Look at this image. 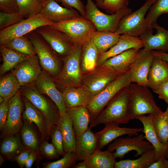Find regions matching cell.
<instances>
[{
  "instance_id": "cell-50",
  "label": "cell",
  "mask_w": 168,
  "mask_h": 168,
  "mask_svg": "<svg viewBox=\"0 0 168 168\" xmlns=\"http://www.w3.org/2000/svg\"><path fill=\"white\" fill-rule=\"evenodd\" d=\"M0 11L15 13L18 12L16 0H0Z\"/></svg>"
},
{
  "instance_id": "cell-3",
  "label": "cell",
  "mask_w": 168,
  "mask_h": 168,
  "mask_svg": "<svg viewBox=\"0 0 168 168\" xmlns=\"http://www.w3.org/2000/svg\"><path fill=\"white\" fill-rule=\"evenodd\" d=\"M83 45H76L71 51L64 57L62 70L56 77H52L54 82L64 88L79 86L82 82L80 62Z\"/></svg>"
},
{
  "instance_id": "cell-5",
  "label": "cell",
  "mask_w": 168,
  "mask_h": 168,
  "mask_svg": "<svg viewBox=\"0 0 168 168\" xmlns=\"http://www.w3.org/2000/svg\"><path fill=\"white\" fill-rule=\"evenodd\" d=\"M86 18L94 24L97 30L114 32L119 22L126 15L132 12L131 9L123 8L109 15L101 12L92 0H86Z\"/></svg>"
},
{
  "instance_id": "cell-18",
  "label": "cell",
  "mask_w": 168,
  "mask_h": 168,
  "mask_svg": "<svg viewBox=\"0 0 168 168\" xmlns=\"http://www.w3.org/2000/svg\"><path fill=\"white\" fill-rule=\"evenodd\" d=\"M40 12L54 23L81 16L76 9L62 7L55 0H46L42 3Z\"/></svg>"
},
{
  "instance_id": "cell-10",
  "label": "cell",
  "mask_w": 168,
  "mask_h": 168,
  "mask_svg": "<svg viewBox=\"0 0 168 168\" xmlns=\"http://www.w3.org/2000/svg\"><path fill=\"white\" fill-rule=\"evenodd\" d=\"M54 23L40 12L31 15L14 25L0 30V46L14 38L26 35L40 27L51 26Z\"/></svg>"
},
{
  "instance_id": "cell-33",
  "label": "cell",
  "mask_w": 168,
  "mask_h": 168,
  "mask_svg": "<svg viewBox=\"0 0 168 168\" xmlns=\"http://www.w3.org/2000/svg\"><path fill=\"white\" fill-rule=\"evenodd\" d=\"M0 51L2 58V63L0 68V75L12 69L18 63L30 56L18 53L2 46H0Z\"/></svg>"
},
{
  "instance_id": "cell-17",
  "label": "cell",
  "mask_w": 168,
  "mask_h": 168,
  "mask_svg": "<svg viewBox=\"0 0 168 168\" xmlns=\"http://www.w3.org/2000/svg\"><path fill=\"white\" fill-rule=\"evenodd\" d=\"M152 27L139 37L143 43V49L148 51L156 50L168 52V30L156 23Z\"/></svg>"
},
{
  "instance_id": "cell-36",
  "label": "cell",
  "mask_w": 168,
  "mask_h": 168,
  "mask_svg": "<svg viewBox=\"0 0 168 168\" xmlns=\"http://www.w3.org/2000/svg\"><path fill=\"white\" fill-rule=\"evenodd\" d=\"M0 46L28 56L36 54L34 47L26 35L14 38Z\"/></svg>"
},
{
  "instance_id": "cell-52",
  "label": "cell",
  "mask_w": 168,
  "mask_h": 168,
  "mask_svg": "<svg viewBox=\"0 0 168 168\" xmlns=\"http://www.w3.org/2000/svg\"><path fill=\"white\" fill-rule=\"evenodd\" d=\"M148 168H168V160L165 157H161L152 164Z\"/></svg>"
},
{
  "instance_id": "cell-43",
  "label": "cell",
  "mask_w": 168,
  "mask_h": 168,
  "mask_svg": "<svg viewBox=\"0 0 168 168\" xmlns=\"http://www.w3.org/2000/svg\"><path fill=\"white\" fill-rule=\"evenodd\" d=\"M24 18L18 12L10 13L0 11V30L19 22Z\"/></svg>"
},
{
  "instance_id": "cell-41",
  "label": "cell",
  "mask_w": 168,
  "mask_h": 168,
  "mask_svg": "<svg viewBox=\"0 0 168 168\" xmlns=\"http://www.w3.org/2000/svg\"><path fill=\"white\" fill-rule=\"evenodd\" d=\"M18 12L25 18L40 12L42 5L40 0H16Z\"/></svg>"
},
{
  "instance_id": "cell-7",
  "label": "cell",
  "mask_w": 168,
  "mask_h": 168,
  "mask_svg": "<svg viewBox=\"0 0 168 168\" xmlns=\"http://www.w3.org/2000/svg\"><path fill=\"white\" fill-rule=\"evenodd\" d=\"M51 26L66 35L75 45H83L96 30L92 22L82 16L54 23Z\"/></svg>"
},
{
  "instance_id": "cell-15",
  "label": "cell",
  "mask_w": 168,
  "mask_h": 168,
  "mask_svg": "<svg viewBox=\"0 0 168 168\" xmlns=\"http://www.w3.org/2000/svg\"><path fill=\"white\" fill-rule=\"evenodd\" d=\"M154 57L152 51L140 49L129 70L132 83L148 87V75Z\"/></svg>"
},
{
  "instance_id": "cell-46",
  "label": "cell",
  "mask_w": 168,
  "mask_h": 168,
  "mask_svg": "<svg viewBox=\"0 0 168 168\" xmlns=\"http://www.w3.org/2000/svg\"><path fill=\"white\" fill-rule=\"evenodd\" d=\"M39 150L44 156L49 159H54L59 155L53 143H49L44 140L40 145Z\"/></svg>"
},
{
  "instance_id": "cell-40",
  "label": "cell",
  "mask_w": 168,
  "mask_h": 168,
  "mask_svg": "<svg viewBox=\"0 0 168 168\" xmlns=\"http://www.w3.org/2000/svg\"><path fill=\"white\" fill-rule=\"evenodd\" d=\"M168 14V0H156L149 9L145 17L148 28H152L158 18L161 15Z\"/></svg>"
},
{
  "instance_id": "cell-27",
  "label": "cell",
  "mask_w": 168,
  "mask_h": 168,
  "mask_svg": "<svg viewBox=\"0 0 168 168\" xmlns=\"http://www.w3.org/2000/svg\"><path fill=\"white\" fill-rule=\"evenodd\" d=\"M66 112L72 119L76 137L81 135L88 129L91 122L89 110L86 107L79 106L67 108Z\"/></svg>"
},
{
  "instance_id": "cell-30",
  "label": "cell",
  "mask_w": 168,
  "mask_h": 168,
  "mask_svg": "<svg viewBox=\"0 0 168 168\" xmlns=\"http://www.w3.org/2000/svg\"><path fill=\"white\" fill-rule=\"evenodd\" d=\"M120 35L109 31L97 30L92 34L90 40L97 49L99 55L107 51L119 40Z\"/></svg>"
},
{
  "instance_id": "cell-4",
  "label": "cell",
  "mask_w": 168,
  "mask_h": 168,
  "mask_svg": "<svg viewBox=\"0 0 168 168\" xmlns=\"http://www.w3.org/2000/svg\"><path fill=\"white\" fill-rule=\"evenodd\" d=\"M26 35L34 48L43 71L53 78L56 77L61 71L57 54L35 30Z\"/></svg>"
},
{
  "instance_id": "cell-13",
  "label": "cell",
  "mask_w": 168,
  "mask_h": 168,
  "mask_svg": "<svg viewBox=\"0 0 168 168\" xmlns=\"http://www.w3.org/2000/svg\"><path fill=\"white\" fill-rule=\"evenodd\" d=\"M35 30L58 54L63 57L68 54L76 45L66 35L51 25L42 26Z\"/></svg>"
},
{
  "instance_id": "cell-35",
  "label": "cell",
  "mask_w": 168,
  "mask_h": 168,
  "mask_svg": "<svg viewBox=\"0 0 168 168\" xmlns=\"http://www.w3.org/2000/svg\"><path fill=\"white\" fill-rule=\"evenodd\" d=\"M21 87L14 74L11 73L2 77L0 80V96L10 100L19 91Z\"/></svg>"
},
{
  "instance_id": "cell-48",
  "label": "cell",
  "mask_w": 168,
  "mask_h": 168,
  "mask_svg": "<svg viewBox=\"0 0 168 168\" xmlns=\"http://www.w3.org/2000/svg\"><path fill=\"white\" fill-rule=\"evenodd\" d=\"M157 94L159 98L164 100L168 105V79L160 83L152 89Z\"/></svg>"
},
{
  "instance_id": "cell-21",
  "label": "cell",
  "mask_w": 168,
  "mask_h": 168,
  "mask_svg": "<svg viewBox=\"0 0 168 168\" xmlns=\"http://www.w3.org/2000/svg\"><path fill=\"white\" fill-rule=\"evenodd\" d=\"M136 119L142 123L143 128L142 131L145 138L154 147L155 153V161L161 157L168 159V142H161L159 140L153 128L152 122V114L138 116Z\"/></svg>"
},
{
  "instance_id": "cell-56",
  "label": "cell",
  "mask_w": 168,
  "mask_h": 168,
  "mask_svg": "<svg viewBox=\"0 0 168 168\" xmlns=\"http://www.w3.org/2000/svg\"><path fill=\"white\" fill-rule=\"evenodd\" d=\"M4 160L3 157L0 155V166H1V165L4 162Z\"/></svg>"
},
{
  "instance_id": "cell-42",
  "label": "cell",
  "mask_w": 168,
  "mask_h": 168,
  "mask_svg": "<svg viewBox=\"0 0 168 168\" xmlns=\"http://www.w3.org/2000/svg\"><path fill=\"white\" fill-rule=\"evenodd\" d=\"M77 161L74 152H65L62 158L55 161L49 162L45 166L46 168H68L73 167Z\"/></svg>"
},
{
  "instance_id": "cell-12",
  "label": "cell",
  "mask_w": 168,
  "mask_h": 168,
  "mask_svg": "<svg viewBox=\"0 0 168 168\" xmlns=\"http://www.w3.org/2000/svg\"><path fill=\"white\" fill-rule=\"evenodd\" d=\"M82 77L83 87L93 97L102 91L109 84L126 72L101 67Z\"/></svg>"
},
{
  "instance_id": "cell-45",
  "label": "cell",
  "mask_w": 168,
  "mask_h": 168,
  "mask_svg": "<svg viewBox=\"0 0 168 168\" xmlns=\"http://www.w3.org/2000/svg\"><path fill=\"white\" fill-rule=\"evenodd\" d=\"M52 143L54 145L59 155L63 156L65 153L63 146V140L61 130L58 125H54L50 133Z\"/></svg>"
},
{
  "instance_id": "cell-1",
  "label": "cell",
  "mask_w": 168,
  "mask_h": 168,
  "mask_svg": "<svg viewBox=\"0 0 168 168\" xmlns=\"http://www.w3.org/2000/svg\"><path fill=\"white\" fill-rule=\"evenodd\" d=\"M129 85L122 89L110 100L106 108L90 123V127L93 128L109 122L119 124L129 122L130 120Z\"/></svg>"
},
{
  "instance_id": "cell-23",
  "label": "cell",
  "mask_w": 168,
  "mask_h": 168,
  "mask_svg": "<svg viewBox=\"0 0 168 168\" xmlns=\"http://www.w3.org/2000/svg\"><path fill=\"white\" fill-rule=\"evenodd\" d=\"M91 128L89 127L82 134L76 137L75 152L78 161H83L98 149L97 137Z\"/></svg>"
},
{
  "instance_id": "cell-58",
  "label": "cell",
  "mask_w": 168,
  "mask_h": 168,
  "mask_svg": "<svg viewBox=\"0 0 168 168\" xmlns=\"http://www.w3.org/2000/svg\"><path fill=\"white\" fill-rule=\"evenodd\" d=\"M4 100L3 98L1 96H0V103H2Z\"/></svg>"
},
{
  "instance_id": "cell-16",
  "label": "cell",
  "mask_w": 168,
  "mask_h": 168,
  "mask_svg": "<svg viewBox=\"0 0 168 168\" xmlns=\"http://www.w3.org/2000/svg\"><path fill=\"white\" fill-rule=\"evenodd\" d=\"M34 83L40 93L48 96L54 103L58 109L60 116L66 112L67 107L62 93L58 90L52 77L42 71Z\"/></svg>"
},
{
  "instance_id": "cell-26",
  "label": "cell",
  "mask_w": 168,
  "mask_h": 168,
  "mask_svg": "<svg viewBox=\"0 0 168 168\" xmlns=\"http://www.w3.org/2000/svg\"><path fill=\"white\" fill-rule=\"evenodd\" d=\"M62 93L67 108L79 106L87 107L93 97L83 87H66Z\"/></svg>"
},
{
  "instance_id": "cell-39",
  "label": "cell",
  "mask_w": 168,
  "mask_h": 168,
  "mask_svg": "<svg viewBox=\"0 0 168 168\" xmlns=\"http://www.w3.org/2000/svg\"><path fill=\"white\" fill-rule=\"evenodd\" d=\"M26 149L18 137L14 135L7 136L3 140L1 145L0 152L3 155L11 157Z\"/></svg>"
},
{
  "instance_id": "cell-20",
  "label": "cell",
  "mask_w": 168,
  "mask_h": 168,
  "mask_svg": "<svg viewBox=\"0 0 168 168\" xmlns=\"http://www.w3.org/2000/svg\"><path fill=\"white\" fill-rule=\"evenodd\" d=\"M20 91H19L9 101L8 114L3 129L7 136L16 135L22 126L21 119L23 104Z\"/></svg>"
},
{
  "instance_id": "cell-54",
  "label": "cell",
  "mask_w": 168,
  "mask_h": 168,
  "mask_svg": "<svg viewBox=\"0 0 168 168\" xmlns=\"http://www.w3.org/2000/svg\"><path fill=\"white\" fill-rule=\"evenodd\" d=\"M155 56L159 57L166 61L168 63V53L158 51H152Z\"/></svg>"
},
{
  "instance_id": "cell-55",
  "label": "cell",
  "mask_w": 168,
  "mask_h": 168,
  "mask_svg": "<svg viewBox=\"0 0 168 168\" xmlns=\"http://www.w3.org/2000/svg\"><path fill=\"white\" fill-rule=\"evenodd\" d=\"M73 167L74 168H87V166L85 161H83L75 165Z\"/></svg>"
},
{
  "instance_id": "cell-14",
  "label": "cell",
  "mask_w": 168,
  "mask_h": 168,
  "mask_svg": "<svg viewBox=\"0 0 168 168\" xmlns=\"http://www.w3.org/2000/svg\"><path fill=\"white\" fill-rule=\"evenodd\" d=\"M37 55L29 56L18 63L12 72L21 86L34 83L42 71Z\"/></svg>"
},
{
  "instance_id": "cell-60",
  "label": "cell",
  "mask_w": 168,
  "mask_h": 168,
  "mask_svg": "<svg viewBox=\"0 0 168 168\" xmlns=\"http://www.w3.org/2000/svg\"><path fill=\"white\" fill-rule=\"evenodd\" d=\"M166 110L167 111V113H168V106H167V109Z\"/></svg>"
},
{
  "instance_id": "cell-32",
  "label": "cell",
  "mask_w": 168,
  "mask_h": 168,
  "mask_svg": "<svg viewBox=\"0 0 168 168\" xmlns=\"http://www.w3.org/2000/svg\"><path fill=\"white\" fill-rule=\"evenodd\" d=\"M155 158L154 149L144 153L135 160L127 159L116 161L114 168H148L155 161Z\"/></svg>"
},
{
  "instance_id": "cell-11",
  "label": "cell",
  "mask_w": 168,
  "mask_h": 168,
  "mask_svg": "<svg viewBox=\"0 0 168 168\" xmlns=\"http://www.w3.org/2000/svg\"><path fill=\"white\" fill-rule=\"evenodd\" d=\"M145 139V136L142 134L133 137L129 136L116 138L108 145L107 150L112 152L115 150L112 153L115 159H121L125 154L133 150L136 152L135 156L138 157L145 152L154 149L152 144Z\"/></svg>"
},
{
  "instance_id": "cell-6",
  "label": "cell",
  "mask_w": 168,
  "mask_h": 168,
  "mask_svg": "<svg viewBox=\"0 0 168 168\" xmlns=\"http://www.w3.org/2000/svg\"><path fill=\"white\" fill-rule=\"evenodd\" d=\"M132 83L130 73L128 71L120 75L101 92L94 96L87 107L91 114L90 123L118 92Z\"/></svg>"
},
{
  "instance_id": "cell-29",
  "label": "cell",
  "mask_w": 168,
  "mask_h": 168,
  "mask_svg": "<svg viewBox=\"0 0 168 168\" xmlns=\"http://www.w3.org/2000/svg\"><path fill=\"white\" fill-rule=\"evenodd\" d=\"M63 137V146L65 152H75L76 138L72 119L66 112L60 116L58 125Z\"/></svg>"
},
{
  "instance_id": "cell-49",
  "label": "cell",
  "mask_w": 168,
  "mask_h": 168,
  "mask_svg": "<svg viewBox=\"0 0 168 168\" xmlns=\"http://www.w3.org/2000/svg\"><path fill=\"white\" fill-rule=\"evenodd\" d=\"M9 100H4L0 104V128L3 130L7 122L9 110Z\"/></svg>"
},
{
  "instance_id": "cell-44",
  "label": "cell",
  "mask_w": 168,
  "mask_h": 168,
  "mask_svg": "<svg viewBox=\"0 0 168 168\" xmlns=\"http://www.w3.org/2000/svg\"><path fill=\"white\" fill-rule=\"evenodd\" d=\"M129 0H102L98 6L108 12L113 14L119 10L128 7Z\"/></svg>"
},
{
  "instance_id": "cell-37",
  "label": "cell",
  "mask_w": 168,
  "mask_h": 168,
  "mask_svg": "<svg viewBox=\"0 0 168 168\" xmlns=\"http://www.w3.org/2000/svg\"><path fill=\"white\" fill-rule=\"evenodd\" d=\"M27 121L21 129V135L23 145L26 148L37 154L39 150L40 143L37 135L33 128Z\"/></svg>"
},
{
  "instance_id": "cell-28",
  "label": "cell",
  "mask_w": 168,
  "mask_h": 168,
  "mask_svg": "<svg viewBox=\"0 0 168 168\" xmlns=\"http://www.w3.org/2000/svg\"><path fill=\"white\" fill-rule=\"evenodd\" d=\"M168 79V63L161 58L154 56L148 75V87L152 89Z\"/></svg>"
},
{
  "instance_id": "cell-47",
  "label": "cell",
  "mask_w": 168,
  "mask_h": 168,
  "mask_svg": "<svg viewBox=\"0 0 168 168\" xmlns=\"http://www.w3.org/2000/svg\"><path fill=\"white\" fill-rule=\"evenodd\" d=\"M60 2L65 7L72 8L77 10L81 16L86 18V11L85 7L81 0H55Z\"/></svg>"
},
{
  "instance_id": "cell-34",
  "label": "cell",
  "mask_w": 168,
  "mask_h": 168,
  "mask_svg": "<svg viewBox=\"0 0 168 168\" xmlns=\"http://www.w3.org/2000/svg\"><path fill=\"white\" fill-rule=\"evenodd\" d=\"M99 54L93 43L89 40L83 45L81 58L82 70L91 72L95 69Z\"/></svg>"
},
{
  "instance_id": "cell-38",
  "label": "cell",
  "mask_w": 168,
  "mask_h": 168,
  "mask_svg": "<svg viewBox=\"0 0 168 168\" xmlns=\"http://www.w3.org/2000/svg\"><path fill=\"white\" fill-rule=\"evenodd\" d=\"M152 122L154 130L160 140L168 142V114L166 110L152 114Z\"/></svg>"
},
{
  "instance_id": "cell-2",
  "label": "cell",
  "mask_w": 168,
  "mask_h": 168,
  "mask_svg": "<svg viewBox=\"0 0 168 168\" xmlns=\"http://www.w3.org/2000/svg\"><path fill=\"white\" fill-rule=\"evenodd\" d=\"M148 87L132 83L129 85V112L130 120L147 114L162 112L156 105Z\"/></svg>"
},
{
  "instance_id": "cell-9",
  "label": "cell",
  "mask_w": 168,
  "mask_h": 168,
  "mask_svg": "<svg viewBox=\"0 0 168 168\" xmlns=\"http://www.w3.org/2000/svg\"><path fill=\"white\" fill-rule=\"evenodd\" d=\"M155 1L147 0L137 10L125 16L120 21L115 33L119 35L125 34L136 37L143 34L148 29L145 16Z\"/></svg>"
},
{
  "instance_id": "cell-57",
  "label": "cell",
  "mask_w": 168,
  "mask_h": 168,
  "mask_svg": "<svg viewBox=\"0 0 168 168\" xmlns=\"http://www.w3.org/2000/svg\"><path fill=\"white\" fill-rule=\"evenodd\" d=\"M96 2V5L97 6H98L101 3L102 0H95Z\"/></svg>"
},
{
  "instance_id": "cell-59",
  "label": "cell",
  "mask_w": 168,
  "mask_h": 168,
  "mask_svg": "<svg viewBox=\"0 0 168 168\" xmlns=\"http://www.w3.org/2000/svg\"><path fill=\"white\" fill-rule=\"evenodd\" d=\"M46 0H40V1L42 3L43 2H44L45 1H46Z\"/></svg>"
},
{
  "instance_id": "cell-31",
  "label": "cell",
  "mask_w": 168,
  "mask_h": 168,
  "mask_svg": "<svg viewBox=\"0 0 168 168\" xmlns=\"http://www.w3.org/2000/svg\"><path fill=\"white\" fill-rule=\"evenodd\" d=\"M83 161L87 168H114L116 161L112 152L98 149Z\"/></svg>"
},
{
  "instance_id": "cell-53",
  "label": "cell",
  "mask_w": 168,
  "mask_h": 168,
  "mask_svg": "<svg viewBox=\"0 0 168 168\" xmlns=\"http://www.w3.org/2000/svg\"><path fill=\"white\" fill-rule=\"evenodd\" d=\"M36 154L33 152L31 151L26 161L25 164V166L26 168H30L36 159Z\"/></svg>"
},
{
  "instance_id": "cell-8",
  "label": "cell",
  "mask_w": 168,
  "mask_h": 168,
  "mask_svg": "<svg viewBox=\"0 0 168 168\" xmlns=\"http://www.w3.org/2000/svg\"><path fill=\"white\" fill-rule=\"evenodd\" d=\"M24 86L20 91L21 95L28 100L43 115L50 134L53 127L58 125L60 117L58 108L55 107L36 89L34 83Z\"/></svg>"
},
{
  "instance_id": "cell-25",
  "label": "cell",
  "mask_w": 168,
  "mask_h": 168,
  "mask_svg": "<svg viewBox=\"0 0 168 168\" xmlns=\"http://www.w3.org/2000/svg\"><path fill=\"white\" fill-rule=\"evenodd\" d=\"M141 49L133 48L107 59L100 67L126 72L138 56Z\"/></svg>"
},
{
  "instance_id": "cell-24",
  "label": "cell",
  "mask_w": 168,
  "mask_h": 168,
  "mask_svg": "<svg viewBox=\"0 0 168 168\" xmlns=\"http://www.w3.org/2000/svg\"><path fill=\"white\" fill-rule=\"evenodd\" d=\"M21 98L25 106V110L22 114L23 118L30 124L34 123L41 133L42 141H47L50 134L44 116L28 100L22 96Z\"/></svg>"
},
{
  "instance_id": "cell-19",
  "label": "cell",
  "mask_w": 168,
  "mask_h": 168,
  "mask_svg": "<svg viewBox=\"0 0 168 168\" xmlns=\"http://www.w3.org/2000/svg\"><path fill=\"white\" fill-rule=\"evenodd\" d=\"M119 124L114 122L106 123L102 130L96 133L98 140V149L101 150L120 136L127 134L130 137L136 135L143 129L142 128L120 127Z\"/></svg>"
},
{
  "instance_id": "cell-51",
  "label": "cell",
  "mask_w": 168,
  "mask_h": 168,
  "mask_svg": "<svg viewBox=\"0 0 168 168\" xmlns=\"http://www.w3.org/2000/svg\"><path fill=\"white\" fill-rule=\"evenodd\" d=\"M31 151L26 149L21 152L15 157V159L18 164L21 166H25V164Z\"/></svg>"
},
{
  "instance_id": "cell-22",
  "label": "cell",
  "mask_w": 168,
  "mask_h": 168,
  "mask_svg": "<svg viewBox=\"0 0 168 168\" xmlns=\"http://www.w3.org/2000/svg\"><path fill=\"white\" fill-rule=\"evenodd\" d=\"M144 47L142 41L138 37L127 34L120 35L117 43L109 49L99 55L97 66H101L108 59L133 48L141 49Z\"/></svg>"
}]
</instances>
